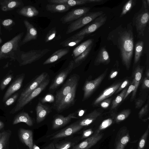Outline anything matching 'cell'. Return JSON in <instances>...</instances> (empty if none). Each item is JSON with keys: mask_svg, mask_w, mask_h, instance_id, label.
<instances>
[{"mask_svg": "<svg viewBox=\"0 0 149 149\" xmlns=\"http://www.w3.org/2000/svg\"><path fill=\"white\" fill-rule=\"evenodd\" d=\"M107 40L110 41L119 49L123 64L127 69L131 65L134 47V38L131 23L126 26L122 24L111 31Z\"/></svg>", "mask_w": 149, "mask_h": 149, "instance_id": "cell-1", "label": "cell"}, {"mask_svg": "<svg viewBox=\"0 0 149 149\" xmlns=\"http://www.w3.org/2000/svg\"><path fill=\"white\" fill-rule=\"evenodd\" d=\"M24 34V32L19 33L0 46V60L10 58V61H15L17 60L21 50L20 44Z\"/></svg>", "mask_w": 149, "mask_h": 149, "instance_id": "cell-2", "label": "cell"}, {"mask_svg": "<svg viewBox=\"0 0 149 149\" xmlns=\"http://www.w3.org/2000/svg\"><path fill=\"white\" fill-rule=\"evenodd\" d=\"M149 7L146 0H142L141 9L133 18L132 25L136 27L138 38H142L144 36L145 29L149 22Z\"/></svg>", "mask_w": 149, "mask_h": 149, "instance_id": "cell-3", "label": "cell"}, {"mask_svg": "<svg viewBox=\"0 0 149 149\" xmlns=\"http://www.w3.org/2000/svg\"><path fill=\"white\" fill-rule=\"evenodd\" d=\"M50 50L48 49L32 50L27 52L20 50L16 60L20 66L25 65L35 62L42 57Z\"/></svg>", "mask_w": 149, "mask_h": 149, "instance_id": "cell-4", "label": "cell"}, {"mask_svg": "<svg viewBox=\"0 0 149 149\" xmlns=\"http://www.w3.org/2000/svg\"><path fill=\"white\" fill-rule=\"evenodd\" d=\"M103 13L104 12L102 11L88 13L71 23L68 27L66 34L72 33L81 28Z\"/></svg>", "mask_w": 149, "mask_h": 149, "instance_id": "cell-5", "label": "cell"}, {"mask_svg": "<svg viewBox=\"0 0 149 149\" xmlns=\"http://www.w3.org/2000/svg\"><path fill=\"white\" fill-rule=\"evenodd\" d=\"M49 82V77H47L37 88L29 93L24 99L17 103L10 111V113H15L22 109L33 99L39 95L46 87Z\"/></svg>", "mask_w": 149, "mask_h": 149, "instance_id": "cell-6", "label": "cell"}, {"mask_svg": "<svg viewBox=\"0 0 149 149\" xmlns=\"http://www.w3.org/2000/svg\"><path fill=\"white\" fill-rule=\"evenodd\" d=\"M107 17L103 13L90 22L82 29L74 34L73 36L79 37L87 36L97 30L104 25L106 22Z\"/></svg>", "mask_w": 149, "mask_h": 149, "instance_id": "cell-7", "label": "cell"}, {"mask_svg": "<svg viewBox=\"0 0 149 149\" xmlns=\"http://www.w3.org/2000/svg\"><path fill=\"white\" fill-rule=\"evenodd\" d=\"M79 78L76 74L71 75L62 87L56 93L55 97V107L61 100L69 93L74 86L78 84Z\"/></svg>", "mask_w": 149, "mask_h": 149, "instance_id": "cell-8", "label": "cell"}, {"mask_svg": "<svg viewBox=\"0 0 149 149\" xmlns=\"http://www.w3.org/2000/svg\"><path fill=\"white\" fill-rule=\"evenodd\" d=\"M48 76V74L44 72L34 78L22 92L18 100L17 103L24 99L29 93L37 88Z\"/></svg>", "mask_w": 149, "mask_h": 149, "instance_id": "cell-9", "label": "cell"}, {"mask_svg": "<svg viewBox=\"0 0 149 149\" xmlns=\"http://www.w3.org/2000/svg\"><path fill=\"white\" fill-rule=\"evenodd\" d=\"M74 61H70L68 66L57 75L49 87V90H55L63 83L68 74L74 69Z\"/></svg>", "mask_w": 149, "mask_h": 149, "instance_id": "cell-10", "label": "cell"}, {"mask_svg": "<svg viewBox=\"0 0 149 149\" xmlns=\"http://www.w3.org/2000/svg\"><path fill=\"white\" fill-rule=\"evenodd\" d=\"M91 8L83 7L72 9L61 17V21L63 24H66L77 20L89 12Z\"/></svg>", "mask_w": 149, "mask_h": 149, "instance_id": "cell-11", "label": "cell"}, {"mask_svg": "<svg viewBox=\"0 0 149 149\" xmlns=\"http://www.w3.org/2000/svg\"><path fill=\"white\" fill-rule=\"evenodd\" d=\"M77 84L75 85L72 91L65 96L55 106L56 111L61 112L72 106L74 103Z\"/></svg>", "mask_w": 149, "mask_h": 149, "instance_id": "cell-12", "label": "cell"}, {"mask_svg": "<svg viewBox=\"0 0 149 149\" xmlns=\"http://www.w3.org/2000/svg\"><path fill=\"white\" fill-rule=\"evenodd\" d=\"M130 139L129 131L127 128L124 127L120 128L116 136L114 149H124Z\"/></svg>", "mask_w": 149, "mask_h": 149, "instance_id": "cell-13", "label": "cell"}, {"mask_svg": "<svg viewBox=\"0 0 149 149\" xmlns=\"http://www.w3.org/2000/svg\"><path fill=\"white\" fill-rule=\"evenodd\" d=\"M103 135V134L98 133L95 131L92 136L75 146L72 149H89L100 140Z\"/></svg>", "mask_w": 149, "mask_h": 149, "instance_id": "cell-14", "label": "cell"}, {"mask_svg": "<svg viewBox=\"0 0 149 149\" xmlns=\"http://www.w3.org/2000/svg\"><path fill=\"white\" fill-rule=\"evenodd\" d=\"M105 76L104 73L95 79L87 81L85 83L83 87L84 96L83 100L87 98L100 83Z\"/></svg>", "mask_w": 149, "mask_h": 149, "instance_id": "cell-15", "label": "cell"}, {"mask_svg": "<svg viewBox=\"0 0 149 149\" xmlns=\"http://www.w3.org/2000/svg\"><path fill=\"white\" fill-rule=\"evenodd\" d=\"M23 22L26 29V32L24 38L20 42V47L31 40L37 39L38 37L37 31L34 26L26 19L24 20Z\"/></svg>", "mask_w": 149, "mask_h": 149, "instance_id": "cell-16", "label": "cell"}, {"mask_svg": "<svg viewBox=\"0 0 149 149\" xmlns=\"http://www.w3.org/2000/svg\"><path fill=\"white\" fill-rule=\"evenodd\" d=\"M24 76V74H21L11 84L4 94L3 98V101H5L13 94L20 89L22 86Z\"/></svg>", "mask_w": 149, "mask_h": 149, "instance_id": "cell-17", "label": "cell"}, {"mask_svg": "<svg viewBox=\"0 0 149 149\" xmlns=\"http://www.w3.org/2000/svg\"><path fill=\"white\" fill-rule=\"evenodd\" d=\"M83 127L75 122L58 133L53 135L51 139H56L67 137L74 134L81 130Z\"/></svg>", "mask_w": 149, "mask_h": 149, "instance_id": "cell-18", "label": "cell"}, {"mask_svg": "<svg viewBox=\"0 0 149 149\" xmlns=\"http://www.w3.org/2000/svg\"><path fill=\"white\" fill-rule=\"evenodd\" d=\"M18 135L20 141L27 146L29 149H33V134L32 130L20 128Z\"/></svg>", "mask_w": 149, "mask_h": 149, "instance_id": "cell-19", "label": "cell"}, {"mask_svg": "<svg viewBox=\"0 0 149 149\" xmlns=\"http://www.w3.org/2000/svg\"><path fill=\"white\" fill-rule=\"evenodd\" d=\"M76 112L70 113L66 117L58 115L54 119L52 125V128L55 129L62 127L69 123L72 119L77 118Z\"/></svg>", "mask_w": 149, "mask_h": 149, "instance_id": "cell-20", "label": "cell"}, {"mask_svg": "<svg viewBox=\"0 0 149 149\" xmlns=\"http://www.w3.org/2000/svg\"><path fill=\"white\" fill-rule=\"evenodd\" d=\"M24 3L21 0H0V8L4 12L13 10L17 8L24 6Z\"/></svg>", "mask_w": 149, "mask_h": 149, "instance_id": "cell-21", "label": "cell"}, {"mask_svg": "<svg viewBox=\"0 0 149 149\" xmlns=\"http://www.w3.org/2000/svg\"><path fill=\"white\" fill-rule=\"evenodd\" d=\"M36 122L38 123L43 121L51 111L50 107L39 102L36 109Z\"/></svg>", "mask_w": 149, "mask_h": 149, "instance_id": "cell-22", "label": "cell"}, {"mask_svg": "<svg viewBox=\"0 0 149 149\" xmlns=\"http://www.w3.org/2000/svg\"><path fill=\"white\" fill-rule=\"evenodd\" d=\"M19 15L28 17H32L37 16L39 14V11L34 6H27L19 8L17 11Z\"/></svg>", "mask_w": 149, "mask_h": 149, "instance_id": "cell-23", "label": "cell"}, {"mask_svg": "<svg viewBox=\"0 0 149 149\" xmlns=\"http://www.w3.org/2000/svg\"><path fill=\"white\" fill-rule=\"evenodd\" d=\"M109 54L105 47L100 49L95 61V64L98 65L101 63L107 64L110 61Z\"/></svg>", "mask_w": 149, "mask_h": 149, "instance_id": "cell-24", "label": "cell"}, {"mask_svg": "<svg viewBox=\"0 0 149 149\" xmlns=\"http://www.w3.org/2000/svg\"><path fill=\"white\" fill-rule=\"evenodd\" d=\"M69 52L68 48L59 49L54 52L43 63L44 65L53 63L65 56Z\"/></svg>", "mask_w": 149, "mask_h": 149, "instance_id": "cell-25", "label": "cell"}, {"mask_svg": "<svg viewBox=\"0 0 149 149\" xmlns=\"http://www.w3.org/2000/svg\"><path fill=\"white\" fill-rule=\"evenodd\" d=\"M121 84V83H118L105 90L96 99L94 102V104H98L103 100L111 95L117 90Z\"/></svg>", "mask_w": 149, "mask_h": 149, "instance_id": "cell-26", "label": "cell"}, {"mask_svg": "<svg viewBox=\"0 0 149 149\" xmlns=\"http://www.w3.org/2000/svg\"><path fill=\"white\" fill-rule=\"evenodd\" d=\"M22 122L25 123L29 126H32L33 124L31 118L28 113L25 112L20 113L15 117L13 124L15 125Z\"/></svg>", "mask_w": 149, "mask_h": 149, "instance_id": "cell-27", "label": "cell"}, {"mask_svg": "<svg viewBox=\"0 0 149 149\" xmlns=\"http://www.w3.org/2000/svg\"><path fill=\"white\" fill-rule=\"evenodd\" d=\"M47 1L51 3L66 5L70 7L88 4V0H48Z\"/></svg>", "mask_w": 149, "mask_h": 149, "instance_id": "cell-28", "label": "cell"}, {"mask_svg": "<svg viewBox=\"0 0 149 149\" xmlns=\"http://www.w3.org/2000/svg\"><path fill=\"white\" fill-rule=\"evenodd\" d=\"M100 114V113L95 111L77 122L79 125L83 127L88 126L95 120Z\"/></svg>", "mask_w": 149, "mask_h": 149, "instance_id": "cell-29", "label": "cell"}, {"mask_svg": "<svg viewBox=\"0 0 149 149\" xmlns=\"http://www.w3.org/2000/svg\"><path fill=\"white\" fill-rule=\"evenodd\" d=\"M74 143L70 141H64L61 142H52L42 149H69L74 145Z\"/></svg>", "mask_w": 149, "mask_h": 149, "instance_id": "cell-30", "label": "cell"}, {"mask_svg": "<svg viewBox=\"0 0 149 149\" xmlns=\"http://www.w3.org/2000/svg\"><path fill=\"white\" fill-rule=\"evenodd\" d=\"M94 39H89L82 42L73 50L72 54L74 58L78 56L85 51L90 45L93 44Z\"/></svg>", "mask_w": 149, "mask_h": 149, "instance_id": "cell-31", "label": "cell"}, {"mask_svg": "<svg viewBox=\"0 0 149 149\" xmlns=\"http://www.w3.org/2000/svg\"><path fill=\"white\" fill-rule=\"evenodd\" d=\"M70 8L65 4L51 3L47 4L46 6L47 10L52 13L65 12L69 10Z\"/></svg>", "mask_w": 149, "mask_h": 149, "instance_id": "cell-32", "label": "cell"}, {"mask_svg": "<svg viewBox=\"0 0 149 149\" xmlns=\"http://www.w3.org/2000/svg\"><path fill=\"white\" fill-rule=\"evenodd\" d=\"M11 131L8 130L1 132L0 135V149H8Z\"/></svg>", "mask_w": 149, "mask_h": 149, "instance_id": "cell-33", "label": "cell"}, {"mask_svg": "<svg viewBox=\"0 0 149 149\" xmlns=\"http://www.w3.org/2000/svg\"><path fill=\"white\" fill-rule=\"evenodd\" d=\"M86 37L85 36L77 37L72 36L62 42L60 45L63 47H73L78 44Z\"/></svg>", "mask_w": 149, "mask_h": 149, "instance_id": "cell-34", "label": "cell"}, {"mask_svg": "<svg viewBox=\"0 0 149 149\" xmlns=\"http://www.w3.org/2000/svg\"><path fill=\"white\" fill-rule=\"evenodd\" d=\"M142 72V69L139 65L136 68L134 73V77L132 83L135 86V89L133 92L132 98L133 99L135 96L140 81L141 80Z\"/></svg>", "mask_w": 149, "mask_h": 149, "instance_id": "cell-35", "label": "cell"}, {"mask_svg": "<svg viewBox=\"0 0 149 149\" xmlns=\"http://www.w3.org/2000/svg\"><path fill=\"white\" fill-rule=\"evenodd\" d=\"M93 45V44L90 45L85 51L74 59V69L76 66L79 65L87 58L91 51Z\"/></svg>", "mask_w": 149, "mask_h": 149, "instance_id": "cell-36", "label": "cell"}, {"mask_svg": "<svg viewBox=\"0 0 149 149\" xmlns=\"http://www.w3.org/2000/svg\"><path fill=\"white\" fill-rule=\"evenodd\" d=\"M143 45L144 42L143 41L138 42L135 45L134 60V64L137 63L141 58L143 51Z\"/></svg>", "mask_w": 149, "mask_h": 149, "instance_id": "cell-37", "label": "cell"}, {"mask_svg": "<svg viewBox=\"0 0 149 149\" xmlns=\"http://www.w3.org/2000/svg\"><path fill=\"white\" fill-rule=\"evenodd\" d=\"M136 0H130L125 4L122 10L120 16L121 17L129 12L132 8L135 5Z\"/></svg>", "mask_w": 149, "mask_h": 149, "instance_id": "cell-38", "label": "cell"}, {"mask_svg": "<svg viewBox=\"0 0 149 149\" xmlns=\"http://www.w3.org/2000/svg\"><path fill=\"white\" fill-rule=\"evenodd\" d=\"M127 90V88H125L118 95L116 98L114 99L112 103L111 107V109H115L118 105L123 99L125 95Z\"/></svg>", "mask_w": 149, "mask_h": 149, "instance_id": "cell-39", "label": "cell"}, {"mask_svg": "<svg viewBox=\"0 0 149 149\" xmlns=\"http://www.w3.org/2000/svg\"><path fill=\"white\" fill-rule=\"evenodd\" d=\"M149 132V127L148 126L147 129L141 136L139 141L137 149H143L147 141Z\"/></svg>", "mask_w": 149, "mask_h": 149, "instance_id": "cell-40", "label": "cell"}, {"mask_svg": "<svg viewBox=\"0 0 149 149\" xmlns=\"http://www.w3.org/2000/svg\"><path fill=\"white\" fill-rule=\"evenodd\" d=\"M113 120L111 118H108L103 120L101 123L98 129L95 131L98 133L110 126L113 123Z\"/></svg>", "mask_w": 149, "mask_h": 149, "instance_id": "cell-41", "label": "cell"}, {"mask_svg": "<svg viewBox=\"0 0 149 149\" xmlns=\"http://www.w3.org/2000/svg\"><path fill=\"white\" fill-rule=\"evenodd\" d=\"M130 113V111L128 109L122 111L116 117V122L119 123L125 120L128 116Z\"/></svg>", "mask_w": 149, "mask_h": 149, "instance_id": "cell-42", "label": "cell"}, {"mask_svg": "<svg viewBox=\"0 0 149 149\" xmlns=\"http://www.w3.org/2000/svg\"><path fill=\"white\" fill-rule=\"evenodd\" d=\"M57 31L56 27L51 29L48 32L45 39V42H49L54 39L56 36Z\"/></svg>", "mask_w": 149, "mask_h": 149, "instance_id": "cell-43", "label": "cell"}, {"mask_svg": "<svg viewBox=\"0 0 149 149\" xmlns=\"http://www.w3.org/2000/svg\"><path fill=\"white\" fill-rule=\"evenodd\" d=\"M13 78L12 74H9L6 77L1 81L0 84V89L3 91L9 84Z\"/></svg>", "mask_w": 149, "mask_h": 149, "instance_id": "cell-44", "label": "cell"}, {"mask_svg": "<svg viewBox=\"0 0 149 149\" xmlns=\"http://www.w3.org/2000/svg\"><path fill=\"white\" fill-rule=\"evenodd\" d=\"M1 24L4 28L9 30L15 24V23L12 19H6L2 20L1 21Z\"/></svg>", "mask_w": 149, "mask_h": 149, "instance_id": "cell-45", "label": "cell"}, {"mask_svg": "<svg viewBox=\"0 0 149 149\" xmlns=\"http://www.w3.org/2000/svg\"><path fill=\"white\" fill-rule=\"evenodd\" d=\"M18 95V93H17L10 97L5 101V105L8 106L13 104L17 99Z\"/></svg>", "mask_w": 149, "mask_h": 149, "instance_id": "cell-46", "label": "cell"}, {"mask_svg": "<svg viewBox=\"0 0 149 149\" xmlns=\"http://www.w3.org/2000/svg\"><path fill=\"white\" fill-rule=\"evenodd\" d=\"M55 101V98L54 95L50 94H47L41 100L42 103L45 102H52Z\"/></svg>", "mask_w": 149, "mask_h": 149, "instance_id": "cell-47", "label": "cell"}, {"mask_svg": "<svg viewBox=\"0 0 149 149\" xmlns=\"http://www.w3.org/2000/svg\"><path fill=\"white\" fill-rule=\"evenodd\" d=\"M88 4L93 6L103 4L108 1L107 0H88Z\"/></svg>", "mask_w": 149, "mask_h": 149, "instance_id": "cell-48", "label": "cell"}, {"mask_svg": "<svg viewBox=\"0 0 149 149\" xmlns=\"http://www.w3.org/2000/svg\"><path fill=\"white\" fill-rule=\"evenodd\" d=\"M93 133V131L91 129H89L84 131L82 134L81 139L88 138Z\"/></svg>", "mask_w": 149, "mask_h": 149, "instance_id": "cell-49", "label": "cell"}, {"mask_svg": "<svg viewBox=\"0 0 149 149\" xmlns=\"http://www.w3.org/2000/svg\"><path fill=\"white\" fill-rule=\"evenodd\" d=\"M148 104H147L141 109L139 113V118H141L147 113L148 111Z\"/></svg>", "mask_w": 149, "mask_h": 149, "instance_id": "cell-50", "label": "cell"}, {"mask_svg": "<svg viewBox=\"0 0 149 149\" xmlns=\"http://www.w3.org/2000/svg\"><path fill=\"white\" fill-rule=\"evenodd\" d=\"M135 89V87L134 85L133 84L130 85L127 90L123 99H125L132 91L133 92L134 91Z\"/></svg>", "mask_w": 149, "mask_h": 149, "instance_id": "cell-51", "label": "cell"}, {"mask_svg": "<svg viewBox=\"0 0 149 149\" xmlns=\"http://www.w3.org/2000/svg\"><path fill=\"white\" fill-rule=\"evenodd\" d=\"M129 81L128 80H125L124 81L123 83L121 84L118 89L116 91V93H117L122 90L127 85Z\"/></svg>", "mask_w": 149, "mask_h": 149, "instance_id": "cell-52", "label": "cell"}, {"mask_svg": "<svg viewBox=\"0 0 149 149\" xmlns=\"http://www.w3.org/2000/svg\"><path fill=\"white\" fill-rule=\"evenodd\" d=\"M110 102V99H108L106 100L101 103V106L102 108H106L109 106Z\"/></svg>", "mask_w": 149, "mask_h": 149, "instance_id": "cell-53", "label": "cell"}, {"mask_svg": "<svg viewBox=\"0 0 149 149\" xmlns=\"http://www.w3.org/2000/svg\"><path fill=\"white\" fill-rule=\"evenodd\" d=\"M144 101L142 100L139 99L137 100L136 102V108L140 107L143 105Z\"/></svg>", "mask_w": 149, "mask_h": 149, "instance_id": "cell-54", "label": "cell"}, {"mask_svg": "<svg viewBox=\"0 0 149 149\" xmlns=\"http://www.w3.org/2000/svg\"><path fill=\"white\" fill-rule=\"evenodd\" d=\"M118 72L117 71H115L113 72L110 76V78L113 79L115 77L117 74Z\"/></svg>", "mask_w": 149, "mask_h": 149, "instance_id": "cell-55", "label": "cell"}, {"mask_svg": "<svg viewBox=\"0 0 149 149\" xmlns=\"http://www.w3.org/2000/svg\"><path fill=\"white\" fill-rule=\"evenodd\" d=\"M145 86L148 88L149 87V80L148 79H145L144 81Z\"/></svg>", "mask_w": 149, "mask_h": 149, "instance_id": "cell-56", "label": "cell"}, {"mask_svg": "<svg viewBox=\"0 0 149 149\" xmlns=\"http://www.w3.org/2000/svg\"><path fill=\"white\" fill-rule=\"evenodd\" d=\"M4 124L2 121H0V130H1L4 127Z\"/></svg>", "mask_w": 149, "mask_h": 149, "instance_id": "cell-57", "label": "cell"}, {"mask_svg": "<svg viewBox=\"0 0 149 149\" xmlns=\"http://www.w3.org/2000/svg\"><path fill=\"white\" fill-rule=\"evenodd\" d=\"M33 149H40L39 147L35 144H33Z\"/></svg>", "mask_w": 149, "mask_h": 149, "instance_id": "cell-58", "label": "cell"}, {"mask_svg": "<svg viewBox=\"0 0 149 149\" xmlns=\"http://www.w3.org/2000/svg\"><path fill=\"white\" fill-rule=\"evenodd\" d=\"M84 111L83 110H81L79 113V116H81L83 115L84 113Z\"/></svg>", "mask_w": 149, "mask_h": 149, "instance_id": "cell-59", "label": "cell"}, {"mask_svg": "<svg viewBox=\"0 0 149 149\" xmlns=\"http://www.w3.org/2000/svg\"><path fill=\"white\" fill-rule=\"evenodd\" d=\"M3 42L2 40L0 37V44H1Z\"/></svg>", "mask_w": 149, "mask_h": 149, "instance_id": "cell-60", "label": "cell"}, {"mask_svg": "<svg viewBox=\"0 0 149 149\" xmlns=\"http://www.w3.org/2000/svg\"><path fill=\"white\" fill-rule=\"evenodd\" d=\"M0 34L1 35H2V34L1 31V26L0 25Z\"/></svg>", "mask_w": 149, "mask_h": 149, "instance_id": "cell-61", "label": "cell"}, {"mask_svg": "<svg viewBox=\"0 0 149 149\" xmlns=\"http://www.w3.org/2000/svg\"><path fill=\"white\" fill-rule=\"evenodd\" d=\"M130 149H133V147H132Z\"/></svg>", "mask_w": 149, "mask_h": 149, "instance_id": "cell-62", "label": "cell"}, {"mask_svg": "<svg viewBox=\"0 0 149 149\" xmlns=\"http://www.w3.org/2000/svg\"><path fill=\"white\" fill-rule=\"evenodd\" d=\"M1 132H0V135H1Z\"/></svg>", "mask_w": 149, "mask_h": 149, "instance_id": "cell-63", "label": "cell"}]
</instances>
